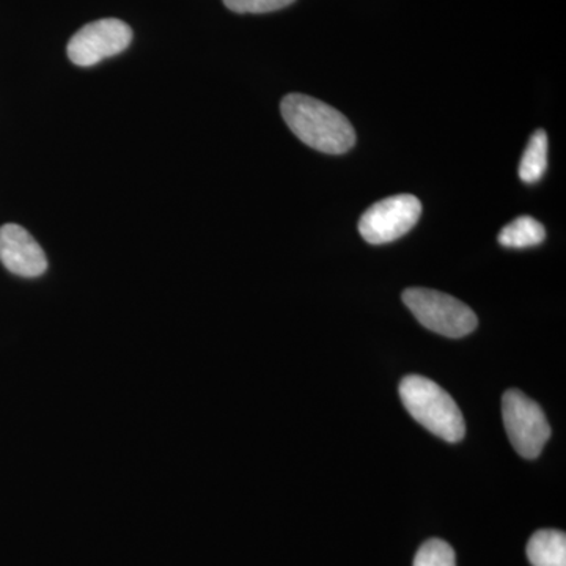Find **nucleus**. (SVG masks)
Returning <instances> with one entry per match:
<instances>
[{"label": "nucleus", "instance_id": "obj_9", "mask_svg": "<svg viewBox=\"0 0 566 566\" xmlns=\"http://www.w3.org/2000/svg\"><path fill=\"white\" fill-rule=\"evenodd\" d=\"M546 238L545 227L531 216H521L515 221L506 223L499 233V243L510 249H526L542 244Z\"/></svg>", "mask_w": 566, "mask_h": 566}, {"label": "nucleus", "instance_id": "obj_7", "mask_svg": "<svg viewBox=\"0 0 566 566\" xmlns=\"http://www.w3.org/2000/svg\"><path fill=\"white\" fill-rule=\"evenodd\" d=\"M0 262L10 273L21 277H39L48 270L43 249L17 223L0 227Z\"/></svg>", "mask_w": 566, "mask_h": 566}, {"label": "nucleus", "instance_id": "obj_2", "mask_svg": "<svg viewBox=\"0 0 566 566\" xmlns=\"http://www.w3.org/2000/svg\"><path fill=\"white\" fill-rule=\"evenodd\" d=\"M400 398L409 415L428 431L447 442H460L465 423L452 397L424 376H406L400 382Z\"/></svg>", "mask_w": 566, "mask_h": 566}, {"label": "nucleus", "instance_id": "obj_12", "mask_svg": "<svg viewBox=\"0 0 566 566\" xmlns=\"http://www.w3.org/2000/svg\"><path fill=\"white\" fill-rule=\"evenodd\" d=\"M294 0H223L227 9L234 11V13H271V11H277L285 9V7L292 6Z\"/></svg>", "mask_w": 566, "mask_h": 566}, {"label": "nucleus", "instance_id": "obj_1", "mask_svg": "<svg viewBox=\"0 0 566 566\" xmlns=\"http://www.w3.org/2000/svg\"><path fill=\"white\" fill-rule=\"evenodd\" d=\"M283 120L294 136L327 155H344L356 144V132L342 112L312 96L292 93L281 103Z\"/></svg>", "mask_w": 566, "mask_h": 566}, {"label": "nucleus", "instance_id": "obj_3", "mask_svg": "<svg viewBox=\"0 0 566 566\" xmlns=\"http://www.w3.org/2000/svg\"><path fill=\"white\" fill-rule=\"evenodd\" d=\"M403 303L417 322L436 334L450 338L474 333L479 319L471 307L450 294L430 289H408Z\"/></svg>", "mask_w": 566, "mask_h": 566}, {"label": "nucleus", "instance_id": "obj_6", "mask_svg": "<svg viewBox=\"0 0 566 566\" xmlns=\"http://www.w3.org/2000/svg\"><path fill=\"white\" fill-rule=\"evenodd\" d=\"M133 31L120 20H99L84 25L70 40L69 57L74 65L92 66L120 54L132 44Z\"/></svg>", "mask_w": 566, "mask_h": 566}, {"label": "nucleus", "instance_id": "obj_11", "mask_svg": "<svg viewBox=\"0 0 566 566\" xmlns=\"http://www.w3.org/2000/svg\"><path fill=\"white\" fill-rule=\"evenodd\" d=\"M415 566H457L455 551L442 539H428L417 551Z\"/></svg>", "mask_w": 566, "mask_h": 566}, {"label": "nucleus", "instance_id": "obj_5", "mask_svg": "<svg viewBox=\"0 0 566 566\" xmlns=\"http://www.w3.org/2000/svg\"><path fill=\"white\" fill-rule=\"evenodd\" d=\"M422 216V203L411 193L387 197L371 205L359 221V233L367 243L387 244L415 229Z\"/></svg>", "mask_w": 566, "mask_h": 566}, {"label": "nucleus", "instance_id": "obj_10", "mask_svg": "<svg viewBox=\"0 0 566 566\" xmlns=\"http://www.w3.org/2000/svg\"><path fill=\"white\" fill-rule=\"evenodd\" d=\"M547 167V134L543 129L534 133L520 164V178L527 185L542 180Z\"/></svg>", "mask_w": 566, "mask_h": 566}, {"label": "nucleus", "instance_id": "obj_8", "mask_svg": "<svg viewBox=\"0 0 566 566\" xmlns=\"http://www.w3.org/2000/svg\"><path fill=\"white\" fill-rule=\"evenodd\" d=\"M527 557L534 566H566V535L551 528L535 532L527 543Z\"/></svg>", "mask_w": 566, "mask_h": 566}, {"label": "nucleus", "instance_id": "obj_4", "mask_svg": "<svg viewBox=\"0 0 566 566\" xmlns=\"http://www.w3.org/2000/svg\"><path fill=\"white\" fill-rule=\"evenodd\" d=\"M502 416L516 452L527 460L539 457L551 438V427L539 405L521 390L510 389L502 397Z\"/></svg>", "mask_w": 566, "mask_h": 566}]
</instances>
